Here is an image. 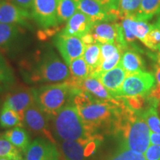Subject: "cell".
Instances as JSON below:
<instances>
[{"label": "cell", "instance_id": "cell-1", "mask_svg": "<svg viewBox=\"0 0 160 160\" xmlns=\"http://www.w3.org/2000/svg\"><path fill=\"white\" fill-rule=\"evenodd\" d=\"M21 72L29 83H62L70 78V70L52 48L45 47L22 62Z\"/></svg>", "mask_w": 160, "mask_h": 160}, {"label": "cell", "instance_id": "cell-2", "mask_svg": "<svg viewBox=\"0 0 160 160\" xmlns=\"http://www.w3.org/2000/svg\"><path fill=\"white\" fill-rule=\"evenodd\" d=\"M121 99L112 132L119 138L120 148L145 153L151 143V130L140 112L130 109Z\"/></svg>", "mask_w": 160, "mask_h": 160}, {"label": "cell", "instance_id": "cell-3", "mask_svg": "<svg viewBox=\"0 0 160 160\" xmlns=\"http://www.w3.org/2000/svg\"><path fill=\"white\" fill-rule=\"evenodd\" d=\"M53 118V131L62 141H75L99 135L88 129L77 107L71 100Z\"/></svg>", "mask_w": 160, "mask_h": 160}, {"label": "cell", "instance_id": "cell-4", "mask_svg": "<svg viewBox=\"0 0 160 160\" xmlns=\"http://www.w3.org/2000/svg\"><path fill=\"white\" fill-rule=\"evenodd\" d=\"M71 86L67 82L34 88L36 103L51 118L57 114L71 98Z\"/></svg>", "mask_w": 160, "mask_h": 160}, {"label": "cell", "instance_id": "cell-5", "mask_svg": "<svg viewBox=\"0 0 160 160\" xmlns=\"http://www.w3.org/2000/svg\"><path fill=\"white\" fill-rule=\"evenodd\" d=\"M156 86V78L150 72H139L125 78L117 97L149 95Z\"/></svg>", "mask_w": 160, "mask_h": 160}, {"label": "cell", "instance_id": "cell-6", "mask_svg": "<svg viewBox=\"0 0 160 160\" xmlns=\"http://www.w3.org/2000/svg\"><path fill=\"white\" fill-rule=\"evenodd\" d=\"M89 33L95 43L116 44L123 51L129 48L124 38L121 23L117 22H101L93 24Z\"/></svg>", "mask_w": 160, "mask_h": 160}, {"label": "cell", "instance_id": "cell-7", "mask_svg": "<svg viewBox=\"0 0 160 160\" xmlns=\"http://www.w3.org/2000/svg\"><path fill=\"white\" fill-rule=\"evenodd\" d=\"M101 136L75 141H62L61 151L65 160H85L93 154L99 145Z\"/></svg>", "mask_w": 160, "mask_h": 160}, {"label": "cell", "instance_id": "cell-8", "mask_svg": "<svg viewBox=\"0 0 160 160\" xmlns=\"http://www.w3.org/2000/svg\"><path fill=\"white\" fill-rule=\"evenodd\" d=\"M53 45L68 66L74 59L83 57L85 48L80 38L65 35L62 32L55 36Z\"/></svg>", "mask_w": 160, "mask_h": 160}, {"label": "cell", "instance_id": "cell-9", "mask_svg": "<svg viewBox=\"0 0 160 160\" xmlns=\"http://www.w3.org/2000/svg\"><path fill=\"white\" fill-rule=\"evenodd\" d=\"M49 119H51V117L46 114L36 103L25 111L24 114V124H25L33 133L43 135L46 139L55 143V140L50 130Z\"/></svg>", "mask_w": 160, "mask_h": 160}, {"label": "cell", "instance_id": "cell-10", "mask_svg": "<svg viewBox=\"0 0 160 160\" xmlns=\"http://www.w3.org/2000/svg\"><path fill=\"white\" fill-rule=\"evenodd\" d=\"M57 0H33L32 17L42 29L59 26L57 16Z\"/></svg>", "mask_w": 160, "mask_h": 160}, {"label": "cell", "instance_id": "cell-11", "mask_svg": "<svg viewBox=\"0 0 160 160\" xmlns=\"http://www.w3.org/2000/svg\"><path fill=\"white\" fill-rule=\"evenodd\" d=\"M32 19L31 11L6 0H0V23L30 28Z\"/></svg>", "mask_w": 160, "mask_h": 160}, {"label": "cell", "instance_id": "cell-12", "mask_svg": "<svg viewBox=\"0 0 160 160\" xmlns=\"http://www.w3.org/2000/svg\"><path fill=\"white\" fill-rule=\"evenodd\" d=\"M34 104H36L34 88H20L8 93L4 105L17 112L24 119L26 110Z\"/></svg>", "mask_w": 160, "mask_h": 160}, {"label": "cell", "instance_id": "cell-13", "mask_svg": "<svg viewBox=\"0 0 160 160\" xmlns=\"http://www.w3.org/2000/svg\"><path fill=\"white\" fill-rule=\"evenodd\" d=\"M77 11L87 16L93 24L101 22H117L116 13L109 11L97 0H74Z\"/></svg>", "mask_w": 160, "mask_h": 160}, {"label": "cell", "instance_id": "cell-14", "mask_svg": "<svg viewBox=\"0 0 160 160\" xmlns=\"http://www.w3.org/2000/svg\"><path fill=\"white\" fill-rule=\"evenodd\" d=\"M21 26L0 23V52L10 53L21 47L25 33Z\"/></svg>", "mask_w": 160, "mask_h": 160}, {"label": "cell", "instance_id": "cell-15", "mask_svg": "<svg viewBox=\"0 0 160 160\" xmlns=\"http://www.w3.org/2000/svg\"><path fill=\"white\" fill-rule=\"evenodd\" d=\"M25 160H52L59 157L55 143L45 138H38L28 148Z\"/></svg>", "mask_w": 160, "mask_h": 160}, {"label": "cell", "instance_id": "cell-16", "mask_svg": "<svg viewBox=\"0 0 160 160\" xmlns=\"http://www.w3.org/2000/svg\"><path fill=\"white\" fill-rule=\"evenodd\" d=\"M127 76V72L119 64L117 67L111 71L99 73L95 77L99 79L101 83L105 86V88L113 97L117 98Z\"/></svg>", "mask_w": 160, "mask_h": 160}, {"label": "cell", "instance_id": "cell-17", "mask_svg": "<svg viewBox=\"0 0 160 160\" xmlns=\"http://www.w3.org/2000/svg\"><path fill=\"white\" fill-rule=\"evenodd\" d=\"M93 25V23L87 16L77 11L67 22L61 32L65 35L81 39L91 31Z\"/></svg>", "mask_w": 160, "mask_h": 160}, {"label": "cell", "instance_id": "cell-18", "mask_svg": "<svg viewBox=\"0 0 160 160\" xmlns=\"http://www.w3.org/2000/svg\"><path fill=\"white\" fill-rule=\"evenodd\" d=\"M73 88L79 89L87 92L96 99L102 101H114L117 99L105 88V86L101 83L97 77L93 75H90L88 77L83 80L77 88Z\"/></svg>", "mask_w": 160, "mask_h": 160}, {"label": "cell", "instance_id": "cell-19", "mask_svg": "<svg viewBox=\"0 0 160 160\" xmlns=\"http://www.w3.org/2000/svg\"><path fill=\"white\" fill-rule=\"evenodd\" d=\"M119 64L127 72L128 75L145 71L146 69L145 60L140 53L131 48L123 51Z\"/></svg>", "mask_w": 160, "mask_h": 160}, {"label": "cell", "instance_id": "cell-20", "mask_svg": "<svg viewBox=\"0 0 160 160\" xmlns=\"http://www.w3.org/2000/svg\"><path fill=\"white\" fill-rule=\"evenodd\" d=\"M68 67L71 75L67 82L72 88H77L83 80L91 75L88 65H87L83 57L73 60Z\"/></svg>", "mask_w": 160, "mask_h": 160}, {"label": "cell", "instance_id": "cell-21", "mask_svg": "<svg viewBox=\"0 0 160 160\" xmlns=\"http://www.w3.org/2000/svg\"><path fill=\"white\" fill-rule=\"evenodd\" d=\"M2 137L24 153L27 151L31 142L28 133L21 127H16L8 130L3 133Z\"/></svg>", "mask_w": 160, "mask_h": 160}, {"label": "cell", "instance_id": "cell-22", "mask_svg": "<svg viewBox=\"0 0 160 160\" xmlns=\"http://www.w3.org/2000/svg\"><path fill=\"white\" fill-rule=\"evenodd\" d=\"M159 104V100L151 97L150 105L142 111H140V114L145 120L150 130L157 133H160V118L157 113Z\"/></svg>", "mask_w": 160, "mask_h": 160}, {"label": "cell", "instance_id": "cell-23", "mask_svg": "<svg viewBox=\"0 0 160 160\" xmlns=\"http://www.w3.org/2000/svg\"><path fill=\"white\" fill-rule=\"evenodd\" d=\"M83 58L88 65L91 75L94 74L99 71L102 65L101 45L98 43L85 45Z\"/></svg>", "mask_w": 160, "mask_h": 160}, {"label": "cell", "instance_id": "cell-24", "mask_svg": "<svg viewBox=\"0 0 160 160\" xmlns=\"http://www.w3.org/2000/svg\"><path fill=\"white\" fill-rule=\"evenodd\" d=\"M160 14V0H142L137 13L132 17L137 20L148 22Z\"/></svg>", "mask_w": 160, "mask_h": 160}, {"label": "cell", "instance_id": "cell-25", "mask_svg": "<svg viewBox=\"0 0 160 160\" xmlns=\"http://www.w3.org/2000/svg\"><path fill=\"white\" fill-rule=\"evenodd\" d=\"M15 82L13 70L0 52V93L8 91L14 85Z\"/></svg>", "mask_w": 160, "mask_h": 160}, {"label": "cell", "instance_id": "cell-26", "mask_svg": "<svg viewBox=\"0 0 160 160\" xmlns=\"http://www.w3.org/2000/svg\"><path fill=\"white\" fill-rule=\"evenodd\" d=\"M122 22L128 26L132 34L142 42H143L153 26L152 24L148 23V22L137 20L133 17L124 18L122 19Z\"/></svg>", "mask_w": 160, "mask_h": 160}, {"label": "cell", "instance_id": "cell-27", "mask_svg": "<svg viewBox=\"0 0 160 160\" xmlns=\"http://www.w3.org/2000/svg\"><path fill=\"white\" fill-rule=\"evenodd\" d=\"M77 11L74 0H57V16L59 25L68 21Z\"/></svg>", "mask_w": 160, "mask_h": 160}, {"label": "cell", "instance_id": "cell-28", "mask_svg": "<svg viewBox=\"0 0 160 160\" xmlns=\"http://www.w3.org/2000/svg\"><path fill=\"white\" fill-rule=\"evenodd\" d=\"M24 125V119L17 112L4 105L0 112V126L3 128L21 127Z\"/></svg>", "mask_w": 160, "mask_h": 160}, {"label": "cell", "instance_id": "cell-29", "mask_svg": "<svg viewBox=\"0 0 160 160\" xmlns=\"http://www.w3.org/2000/svg\"><path fill=\"white\" fill-rule=\"evenodd\" d=\"M142 0H120L117 11L118 19L133 17L139 10Z\"/></svg>", "mask_w": 160, "mask_h": 160}, {"label": "cell", "instance_id": "cell-30", "mask_svg": "<svg viewBox=\"0 0 160 160\" xmlns=\"http://www.w3.org/2000/svg\"><path fill=\"white\" fill-rule=\"evenodd\" d=\"M20 151L5 138L0 139V158H7L11 160L19 159L22 158Z\"/></svg>", "mask_w": 160, "mask_h": 160}, {"label": "cell", "instance_id": "cell-31", "mask_svg": "<svg viewBox=\"0 0 160 160\" xmlns=\"http://www.w3.org/2000/svg\"><path fill=\"white\" fill-rule=\"evenodd\" d=\"M152 51L160 50V28L154 23L142 42Z\"/></svg>", "mask_w": 160, "mask_h": 160}, {"label": "cell", "instance_id": "cell-32", "mask_svg": "<svg viewBox=\"0 0 160 160\" xmlns=\"http://www.w3.org/2000/svg\"><path fill=\"white\" fill-rule=\"evenodd\" d=\"M105 160H146L143 153L119 148V149Z\"/></svg>", "mask_w": 160, "mask_h": 160}, {"label": "cell", "instance_id": "cell-33", "mask_svg": "<svg viewBox=\"0 0 160 160\" xmlns=\"http://www.w3.org/2000/svg\"><path fill=\"white\" fill-rule=\"evenodd\" d=\"M101 45V44H100ZM119 51H122L119 46L116 44L106 43L101 45V54H102V61L109 59L114 56L116 53Z\"/></svg>", "mask_w": 160, "mask_h": 160}, {"label": "cell", "instance_id": "cell-34", "mask_svg": "<svg viewBox=\"0 0 160 160\" xmlns=\"http://www.w3.org/2000/svg\"><path fill=\"white\" fill-rule=\"evenodd\" d=\"M146 160H160V145H150L145 153Z\"/></svg>", "mask_w": 160, "mask_h": 160}, {"label": "cell", "instance_id": "cell-35", "mask_svg": "<svg viewBox=\"0 0 160 160\" xmlns=\"http://www.w3.org/2000/svg\"><path fill=\"white\" fill-rule=\"evenodd\" d=\"M155 78L157 84L149 95L160 101V64H157L155 67Z\"/></svg>", "mask_w": 160, "mask_h": 160}, {"label": "cell", "instance_id": "cell-36", "mask_svg": "<svg viewBox=\"0 0 160 160\" xmlns=\"http://www.w3.org/2000/svg\"><path fill=\"white\" fill-rule=\"evenodd\" d=\"M97 1H99L109 11L113 12V13L117 14V11L119 6L120 0H97Z\"/></svg>", "mask_w": 160, "mask_h": 160}, {"label": "cell", "instance_id": "cell-37", "mask_svg": "<svg viewBox=\"0 0 160 160\" xmlns=\"http://www.w3.org/2000/svg\"><path fill=\"white\" fill-rule=\"evenodd\" d=\"M14 4V5L19 6V7L28 10L29 11H32L33 5V0H6Z\"/></svg>", "mask_w": 160, "mask_h": 160}, {"label": "cell", "instance_id": "cell-38", "mask_svg": "<svg viewBox=\"0 0 160 160\" xmlns=\"http://www.w3.org/2000/svg\"><path fill=\"white\" fill-rule=\"evenodd\" d=\"M150 139H151V143L153 145H160V133L151 132L150 134Z\"/></svg>", "mask_w": 160, "mask_h": 160}, {"label": "cell", "instance_id": "cell-39", "mask_svg": "<svg viewBox=\"0 0 160 160\" xmlns=\"http://www.w3.org/2000/svg\"><path fill=\"white\" fill-rule=\"evenodd\" d=\"M81 40L82 41V42L85 44V45H88L95 43L94 39H93V37H92V35L90 33L82 37Z\"/></svg>", "mask_w": 160, "mask_h": 160}, {"label": "cell", "instance_id": "cell-40", "mask_svg": "<svg viewBox=\"0 0 160 160\" xmlns=\"http://www.w3.org/2000/svg\"><path fill=\"white\" fill-rule=\"evenodd\" d=\"M155 24L157 25H158L159 26V27L160 28V14L158 16V18H157V21H156V22H155ZM159 53H160V50H159Z\"/></svg>", "mask_w": 160, "mask_h": 160}, {"label": "cell", "instance_id": "cell-41", "mask_svg": "<svg viewBox=\"0 0 160 160\" xmlns=\"http://www.w3.org/2000/svg\"><path fill=\"white\" fill-rule=\"evenodd\" d=\"M0 160H11V159H7V158H0Z\"/></svg>", "mask_w": 160, "mask_h": 160}, {"label": "cell", "instance_id": "cell-42", "mask_svg": "<svg viewBox=\"0 0 160 160\" xmlns=\"http://www.w3.org/2000/svg\"><path fill=\"white\" fill-rule=\"evenodd\" d=\"M52 160H61L59 159V158H56V159H52Z\"/></svg>", "mask_w": 160, "mask_h": 160}, {"label": "cell", "instance_id": "cell-43", "mask_svg": "<svg viewBox=\"0 0 160 160\" xmlns=\"http://www.w3.org/2000/svg\"><path fill=\"white\" fill-rule=\"evenodd\" d=\"M13 160H23L22 158H19V159H13Z\"/></svg>", "mask_w": 160, "mask_h": 160}]
</instances>
